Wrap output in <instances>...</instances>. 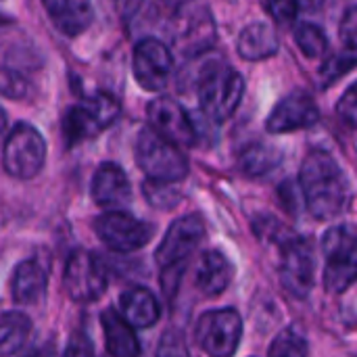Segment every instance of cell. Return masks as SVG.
Masks as SVG:
<instances>
[{
  "label": "cell",
  "instance_id": "cell-31",
  "mask_svg": "<svg viewBox=\"0 0 357 357\" xmlns=\"http://www.w3.org/2000/svg\"><path fill=\"white\" fill-rule=\"evenodd\" d=\"M341 42H343V50L357 54V6H349L343 15Z\"/></svg>",
  "mask_w": 357,
  "mask_h": 357
},
{
  "label": "cell",
  "instance_id": "cell-14",
  "mask_svg": "<svg viewBox=\"0 0 357 357\" xmlns=\"http://www.w3.org/2000/svg\"><path fill=\"white\" fill-rule=\"evenodd\" d=\"M318 119L320 111L314 98L305 92H293L274 107L266 121V128L272 134H287L312 128Z\"/></svg>",
  "mask_w": 357,
  "mask_h": 357
},
{
  "label": "cell",
  "instance_id": "cell-17",
  "mask_svg": "<svg viewBox=\"0 0 357 357\" xmlns=\"http://www.w3.org/2000/svg\"><path fill=\"white\" fill-rule=\"evenodd\" d=\"M44 8L52 25L69 38H75L86 31L94 19L92 4L84 0H48L44 2Z\"/></svg>",
  "mask_w": 357,
  "mask_h": 357
},
{
  "label": "cell",
  "instance_id": "cell-33",
  "mask_svg": "<svg viewBox=\"0 0 357 357\" xmlns=\"http://www.w3.org/2000/svg\"><path fill=\"white\" fill-rule=\"evenodd\" d=\"M63 357H94V345L86 333H73Z\"/></svg>",
  "mask_w": 357,
  "mask_h": 357
},
{
  "label": "cell",
  "instance_id": "cell-8",
  "mask_svg": "<svg viewBox=\"0 0 357 357\" xmlns=\"http://www.w3.org/2000/svg\"><path fill=\"white\" fill-rule=\"evenodd\" d=\"M63 282H65L67 295L73 301L92 303L105 295L107 284H109V274L102 261L94 253L86 249H77L69 255L65 264Z\"/></svg>",
  "mask_w": 357,
  "mask_h": 357
},
{
  "label": "cell",
  "instance_id": "cell-12",
  "mask_svg": "<svg viewBox=\"0 0 357 357\" xmlns=\"http://www.w3.org/2000/svg\"><path fill=\"white\" fill-rule=\"evenodd\" d=\"M94 232L111 251H117V253L138 251L153 236V230L149 224L136 220L134 215L126 211H107L98 215L94 220Z\"/></svg>",
  "mask_w": 357,
  "mask_h": 357
},
{
  "label": "cell",
  "instance_id": "cell-13",
  "mask_svg": "<svg viewBox=\"0 0 357 357\" xmlns=\"http://www.w3.org/2000/svg\"><path fill=\"white\" fill-rule=\"evenodd\" d=\"M146 115L151 121L149 128H153L159 136H163L172 144L192 146L197 142L195 123L178 100H174L169 96H159L149 102Z\"/></svg>",
  "mask_w": 357,
  "mask_h": 357
},
{
  "label": "cell",
  "instance_id": "cell-11",
  "mask_svg": "<svg viewBox=\"0 0 357 357\" xmlns=\"http://www.w3.org/2000/svg\"><path fill=\"white\" fill-rule=\"evenodd\" d=\"M132 71L136 82L151 92H159L169 84L174 71V56L159 38H142L134 46Z\"/></svg>",
  "mask_w": 357,
  "mask_h": 357
},
{
  "label": "cell",
  "instance_id": "cell-1",
  "mask_svg": "<svg viewBox=\"0 0 357 357\" xmlns=\"http://www.w3.org/2000/svg\"><path fill=\"white\" fill-rule=\"evenodd\" d=\"M299 186L305 199L310 213L316 220H333L345 211L349 201V184L335 161L326 151H310L301 163Z\"/></svg>",
  "mask_w": 357,
  "mask_h": 357
},
{
  "label": "cell",
  "instance_id": "cell-19",
  "mask_svg": "<svg viewBox=\"0 0 357 357\" xmlns=\"http://www.w3.org/2000/svg\"><path fill=\"white\" fill-rule=\"evenodd\" d=\"M46 287H48V278H46L44 268L38 261L27 259L15 268V274L10 280V295L15 303L19 305L40 303L46 295Z\"/></svg>",
  "mask_w": 357,
  "mask_h": 357
},
{
  "label": "cell",
  "instance_id": "cell-3",
  "mask_svg": "<svg viewBox=\"0 0 357 357\" xmlns=\"http://www.w3.org/2000/svg\"><path fill=\"white\" fill-rule=\"evenodd\" d=\"M138 167L146 174L149 182L178 184L188 176V159L180 146L159 136L153 128H142L134 142Z\"/></svg>",
  "mask_w": 357,
  "mask_h": 357
},
{
  "label": "cell",
  "instance_id": "cell-24",
  "mask_svg": "<svg viewBox=\"0 0 357 357\" xmlns=\"http://www.w3.org/2000/svg\"><path fill=\"white\" fill-rule=\"evenodd\" d=\"M278 161H280L278 149H274V146H270L266 142H251L238 155L241 172L251 176V178L266 176L268 172H272L276 167Z\"/></svg>",
  "mask_w": 357,
  "mask_h": 357
},
{
  "label": "cell",
  "instance_id": "cell-5",
  "mask_svg": "<svg viewBox=\"0 0 357 357\" xmlns=\"http://www.w3.org/2000/svg\"><path fill=\"white\" fill-rule=\"evenodd\" d=\"M274 243H278L280 247L278 276L282 287L299 299L307 297L314 287V270H316L312 241L295 236V232H289L287 236L274 238Z\"/></svg>",
  "mask_w": 357,
  "mask_h": 357
},
{
  "label": "cell",
  "instance_id": "cell-16",
  "mask_svg": "<svg viewBox=\"0 0 357 357\" xmlns=\"http://www.w3.org/2000/svg\"><path fill=\"white\" fill-rule=\"evenodd\" d=\"M234 278V268L222 251H205L195 272L197 289L207 297L222 295Z\"/></svg>",
  "mask_w": 357,
  "mask_h": 357
},
{
  "label": "cell",
  "instance_id": "cell-9",
  "mask_svg": "<svg viewBox=\"0 0 357 357\" xmlns=\"http://www.w3.org/2000/svg\"><path fill=\"white\" fill-rule=\"evenodd\" d=\"M243 337V320L236 310H211L197 322V343L209 357H232Z\"/></svg>",
  "mask_w": 357,
  "mask_h": 357
},
{
  "label": "cell",
  "instance_id": "cell-15",
  "mask_svg": "<svg viewBox=\"0 0 357 357\" xmlns=\"http://www.w3.org/2000/svg\"><path fill=\"white\" fill-rule=\"evenodd\" d=\"M92 199L105 209H126L132 203V186L128 174L117 163L98 165L92 178Z\"/></svg>",
  "mask_w": 357,
  "mask_h": 357
},
{
  "label": "cell",
  "instance_id": "cell-22",
  "mask_svg": "<svg viewBox=\"0 0 357 357\" xmlns=\"http://www.w3.org/2000/svg\"><path fill=\"white\" fill-rule=\"evenodd\" d=\"M31 333V320L21 312H4L0 316V357L17 356Z\"/></svg>",
  "mask_w": 357,
  "mask_h": 357
},
{
  "label": "cell",
  "instance_id": "cell-20",
  "mask_svg": "<svg viewBox=\"0 0 357 357\" xmlns=\"http://www.w3.org/2000/svg\"><path fill=\"white\" fill-rule=\"evenodd\" d=\"M100 324L111 357H140V341L134 335V328L121 318V314L109 307L102 312Z\"/></svg>",
  "mask_w": 357,
  "mask_h": 357
},
{
  "label": "cell",
  "instance_id": "cell-30",
  "mask_svg": "<svg viewBox=\"0 0 357 357\" xmlns=\"http://www.w3.org/2000/svg\"><path fill=\"white\" fill-rule=\"evenodd\" d=\"M157 357H190L186 339L178 328H169L163 333L157 345Z\"/></svg>",
  "mask_w": 357,
  "mask_h": 357
},
{
  "label": "cell",
  "instance_id": "cell-18",
  "mask_svg": "<svg viewBox=\"0 0 357 357\" xmlns=\"http://www.w3.org/2000/svg\"><path fill=\"white\" fill-rule=\"evenodd\" d=\"M119 307H121V318L132 328H151L157 324L161 316L159 301L144 287H132L123 291L119 299Z\"/></svg>",
  "mask_w": 357,
  "mask_h": 357
},
{
  "label": "cell",
  "instance_id": "cell-29",
  "mask_svg": "<svg viewBox=\"0 0 357 357\" xmlns=\"http://www.w3.org/2000/svg\"><path fill=\"white\" fill-rule=\"evenodd\" d=\"M27 79L17 67H0V94L8 98H23L27 94Z\"/></svg>",
  "mask_w": 357,
  "mask_h": 357
},
{
  "label": "cell",
  "instance_id": "cell-21",
  "mask_svg": "<svg viewBox=\"0 0 357 357\" xmlns=\"http://www.w3.org/2000/svg\"><path fill=\"white\" fill-rule=\"evenodd\" d=\"M236 48L238 54L247 61H264L278 52V36L272 25L255 21L241 31Z\"/></svg>",
  "mask_w": 357,
  "mask_h": 357
},
{
  "label": "cell",
  "instance_id": "cell-27",
  "mask_svg": "<svg viewBox=\"0 0 357 357\" xmlns=\"http://www.w3.org/2000/svg\"><path fill=\"white\" fill-rule=\"evenodd\" d=\"M357 65V54L354 52H339V54H333L324 65H322V71H320V77H322V84L324 86H331L335 79H339L343 73L351 71Z\"/></svg>",
  "mask_w": 357,
  "mask_h": 357
},
{
  "label": "cell",
  "instance_id": "cell-34",
  "mask_svg": "<svg viewBox=\"0 0 357 357\" xmlns=\"http://www.w3.org/2000/svg\"><path fill=\"white\" fill-rule=\"evenodd\" d=\"M266 8L272 13L276 21H293L299 6L293 2H272V4H266Z\"/></svg>",
  "mask_w": 357,
  "mask_h": 357
},
{
  "label": "cell",
  "instance_id": "cell-35",
  "mask_svg": "<svg viewBox=\"0 0 357 357\" xmlns=\"http://www.w3.org/2000/svg\"><path fill=\"white\" fill-rule=\"evenodd\" d=\"M21 357H56V351L52 345H36V347L23 351Z\"/></svg>",
  "mask_w": 357,
  "mask_h": 357
},
{
  "label": "cell",
  "instance_id": "cell-36",
  "mask_svg": "<svg viewBox=\"0 0 357 357\" xmlns=\"http://www.w3.org/2000/svg\"><path fill=\"white\" fill-rule=\"evenodd\" d=\"M4 23H10V21H8V19H4V17H2V15H0V27H2V25H4Z\"/></svg>",
  "mask_w": 357,
  "mask_h": 357
},
{
  "label": "cell",
  "instance_id": "cell-10",
  "mask_svg": "<svg viewBox=\"0 0 357 357\" xmlns=\"http://www.w3.org/2000/svg\"><path fill=\"white\" fill-rule=\"evenodd\" d=\"M203 238H205V224L201 215H184L176 220L167 228L155 253V261L161 268V272H169V270L184 272L186 261L199 249Z\"/></svg>",
  "mask_w": 357,
  "mask_h": 357
},
{
  "label": "cell",
  "instance_id": "cell-4",
  "mask_svg": "<svg viewBox=\"0 0 357 357\" xmlns=\"http://www.w3.org/2000/svg\"><path fill=\"white\" fill-rule=\"evenodd\" d=\"M324 287L339 295L357 282V228L341 224L331 228L322 241Z\"/></svg>",
  "mask_w": 357,
  "mask_h": 357
},
{
  "label": "cell",
  "instance_id": "cell-6",
  "mask_svg": "<svg viewBox=\"0 0 357 357\" xmlns=\"http://www.w3.org/2000/svg\"><path fill=\"white\" fill-rule=\"evenodd\" d=\"M46 161V142L29 123H17L4 140L2 165L17 180H31Z\"/></svg>",
  "mask_w": 357,
  "mask_h": 357
},
{
  "label": "cell",
  "instance_id": "cell-32",
  "mask_svg": "<svg viewBox=\"0 0 357 357\" xmlns=\"http://www.w3.org/2000/svg\"><path fill=\"white\" fill-rule=\"evenodd\" d=\"M337 113H339L341 121H345L349 128L357 130V82L345 90V94L337 102Z\"/></svg>",
  "mask_w": 357,
  "mask_h": 357
},
{
  "label": "cell",
  "instance_id": "cell-26",
  "mask_svg": "<svg viewBox=\"0 0 357 357\" xmlns=\"http://www.w3.org/2000/svg\"><path fill=\"white\" fill-rule=\"evenodd\" d=\"M307 341L295 331H282L270 345L268 357H307Z\"/></svg>",
  "mask_w": 357,
  "mask_h": 357
},
{
  "label": "cell",
  "instance_id": "cell-28",
  "mask_svg": "<svg viewBox=\"0 0 357 357\" xmlns=\"http://www.w3.org/2000/svg\"><path fill=\"white\" fill-rule=\"evenodd\" d=\"M142 190H144L149 203L159 209H172L174 205H178V199H180V195L176 192V184H159V182L146 180Z\"/></svg>",
  "mask_w": 357,
  "mask_h": 357
},
{
  "label": "cell",
  "instance_id": "cell-25",
  "mask_svg": "<svg viewBox=\"0 0 357 357\" xmlns=\"http://www.w3.org/2000/svg\"><path fill=\"white\" fill-rule=\"evenodd\" d=\"M295 42L310 59H320L328 52V38L322 27L314 23H301L295 29Z\"/></svg>",
  "mask_w": 357,
  "mask_h": 357
},
{
  "label": "cell",
  "instance_id": "cell-23",
  "mask_svg": "<svg viewBox=\"0 0 357 357\" xmlns=\"http://www.w3.org/2000/svg\"><path fill=\"white\" fill-rule=\"evenodd\" d=\"M182 19V27L176 33V42L180 44L182 52H201L213 38V23L211 15L205 10L203 15H186Z\"/></svg>",
  "mask_w": 357,
  "mask_h": 357
},
{
  "label": "cell",
  "instance_id": "cell-2",
  "mask_svg": "<svg viewBox=\"0 0 357 357\" xmlns=\"http://www.w3.org/2000/svg\"><path fill=\"white\" fill-rule=\"evenodd\" d=\"M199 105L213 121H226L238 109L245 94L243 75L224 63H209L197 79Z\"/></svg>",
  "mask_w": 357,
  "mask_h": 357
},
{
  "label": "cell",
  "instance_id": "cell-7",
  "mask_svg": "<svg viewBox=\"0 0 357 357\" xmlns=\"http://www.w3.org/2000/svg\"><path fill=\"white\" fill-rule=\"evenodd\" d=\"M119 115V102L105 92L84 98L73 105L63 119V132L69 144L82 142L107 130Z\"/></svg>",
  "mask_w": 357,
  "mask_h": 357
}]
</instances>
